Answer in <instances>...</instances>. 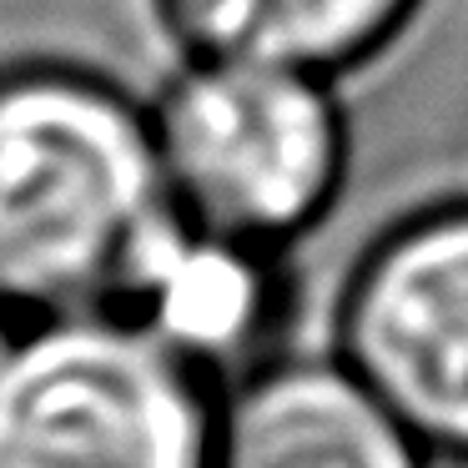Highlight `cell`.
<instances>
[{
	"mask_svg": "<svg viewBox=\"0 0 468 468\" xmlns=\"http://www.w3.org/2000/svg\"><path fill=\"white\" fill-rule=\"evenodd\" d=\"M172 222L152 106L81 66L0 71V297L31 313H122Z\"/></svg>",
	"mask_w": 468,
	"mask_h": 468,
	"instance_id": "1",
	"label": "cell"
},
{
	"mask_svg": "<svg viewBox=\"0 0 468 468\" xmlns=\"http://www.w3.org/2000/svg\"><path fill=\"white\" fill-rule=\"evenodd\" d=\"M166 202L182 222L277 252L343 197L353 126L327 76L186 61L152 101Z\"/></svg>",
	"mask_w": 468,
	"mask_h": 468,
	"instance_id": "2",
	"label": "cell"
},
{
	"mask_svg": "<svg viewBox=\"0 0 468 468\" xmlns=\"http://www.w3.org/2000/svg\"><path fill=\"white\" fill-rule=\"evenodd\" d=\"M207 373L116 307L56 313L0 363V468H212Z\"/></svg>",
	"mask_w": 468,
	"mask_h": 468,
	"instance_id": "3",
	"label": "cell"
},
{
	"mask_svg": "<svg viewBox=\"0 0 468 468\" xmlns=\"http://www.w3.org/2000/svg\"><path fill=\"white\" fill-rule=\"evenodd\" d=\"M337 353L428 458L468 468V202L408 212L357 257Z\"/></svg>",
	"mask_w": 468,
	"mask_h": 468,
	"instance_id": "4",
	"label": "cell"
},
{
	"mask_svg": "<svg viewBox=\"0 0 468 468\" xmlns=\"http://www.w3.org/2000/svg\"><path fill=\"white\" fill-rule=\"evenodd\" d=\"M212 468H428V453L343 357H297L217 408Z\"/></svg>",
	"mask_w": 468,
	"mask_h": 468,
	"instance_id": "5",
	"label": "cell"
},
{
	"mask_svg": "<svg viewBox=\"0 0 468 468\" xmlns=\"http://www.w3.org/2000/svg\"><path fill=\"white\" fill-rule=\"evenodd\" d=\"M277 282L262 247L172 222L156 232L122 313L152 327L162 343L192 357L202 373L252 357L257 337L272 323Z\"/></svg>",
	"mask_w": 468,
	"mask_h": 468,
	"instance_id": "6",
	"label": "cell"
},
{
	"mask_svg": "<svg viewBox=\"0 0 468 468\" xmlns=\"http://www.w3.org/2000/svg\"><path fill=\"white\" fill-rule=\"evenodd\" d=\"M192 61H262L337 81L418 0H162Z\"/></svg>",
	"mask_w": 468,
	"mask_h": 468,
	"instance_id": "7",
	"label": "cell"
},
{
	"mask_svg": "<svg viewBox=\"0 0 468 468\" xmlns=\"http://www.w3.org/2000/svg\"><path fill=\"white\" fill-rule=\"evenodd\" d=\"M11 343H16V333H11V303L0 297V363H5V353H11Z\"/></svg>",
	"mask_w": 468,
	"mask_h": 468,
	"instance_id": "8",
	"label": "cell"
}]
</instances>
